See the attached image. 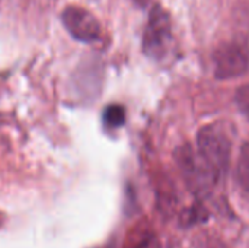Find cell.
Masks as SVG:
<instances>
[{
    "instance_id": "cell-8",
    "label": "cell",
    "mask_w": 249,
    "mask_h": 248,
    "mask_svg": "<svg viewBox=\"0 0 249 248\" xmlns=\"http://www.w3.org/2000/svg\"><path fill=\"white\" fill-rule=\"evenodd\" d=\"M128 248H159V241L153 232L143 231L142 234L133 237V241H130Z\"/></svg>"
},
{
    "instance_id": "cell-10",
    "label": "cell",
    "mask_w": 249,
    "mask_h": 248,
    "mask_svg": "<svg viewBox=\"0 0 249 248\" xmlns=\"http://www.w3.org/2000/svg\"><path fill=\"white\" fill-rule=\"evenodd\" d=\"M136 4H139V6H146L150 0H133Z\"/></svg>"
},
{
    "instance_id": "cell-9",
    "label": "cell",
    "mask_w": 249,
    "mask_h": 248,
    "mask_svg": "<svg viewBox=\"0 0 249 248\" xmlns=\"http://www.w3.org/2000/svg\"><path fill=\"white\" fill-rule=\"evenodd\" d=\"M235 104L239 113L249 121V83L238 88L235 94Z\"/></svg>"
},
{
    "instance_id": "cell-11",
    "label": "cell",
    "mask_w": 249,
    "mask_h": 248,
    "mask_svg": "<svg viewBox=\"0 0 249 248\" xmlns=\"http://www.w3.org/2000/svg\"><path fill=\"white\" fill-rule=\"evenodd\" d=\"M0 224H1V219H0Z\"/></svg>"
},
{
    "instance_id": "cell-7",
    "label": "cell",
    "mask_w": 249,
    "mask_h": 248,
    "mask_svg": "<svg viewBox=\"0 0 249 248\" xmlns=\"http://www.w3.org/2000/svg\"><path fill=\"white\" fill-rule=\"evenodd\" d=\"M102 121L108 130H117L125 123V108L118 104L108 105L102 113Z\"/></svg>"
},
{
    "instance_id": "cell-6",
    "label": "cell",
    "mask_w": 249,
    "mask_h": 248,
    "mask_svg": "<svg viewBox=\"0 0 249 248\" xmlns=\"http://www.w3.org/2000/svg\"><path fill=\"white\" fill-rule=\"evenodd\" d=\"M236 181L242 191L249 194V140L242 145L239 151L236 164Z\"/></svg>"
},
{
    "instance_id": "cell-4",
    "label": "cell",
    "mask_w": 249,
    "mask_h": 248,
    "mask_svg": "<svg viewBox=\"0 0 249 248\" xmlns=\"http://www.w3.org/2000/svg\"><path fill=\"white\" fill-rule=\"evenodd\" d=\"M175 161L191 190L198 194H206L217 183L216 177L203 162L197 151L188 145L181 146L175 152Z\"/></svg>"
},
{
    "instance_id": "cell-2",
    "label": "cell",
    "mask_w": 249,
    "mask_h": 248,
    "mask_svg": "<svg viewBox=\"0 0 249 248\" xmlns=\"http://www.w3.org/2000/svg\"><path fill=\"white\" fill-rule=\"evenodd\" d=\"M174 47L172 20L168 10L160 4H153L143 32V53L153 61L165 60Z\"/></svg>"
},
{
    "instance_id": "cell-1",
    "label": "cell",
    "mask_w": 249,
    "mask_h": 248,
    "mask_svg": "<svg viewBox=\"0 0 249 248\" xmlns=\"http://www.w3.org/2000/svg\"><path fill=\"white\" fill-rule=\"evenodd\" d=\"M197 153L220 181L229 168L232 153V137L228 123H210L200 129L197 134Z\"/></svg>"
},
{
    "instance_id": "cell-5",
    "label": "cell",
    "mask_w": 249,
    "mask_h": 248,
    "mask_svg": "<svg viewBox=\"0 0 249 248\" xmlns=\"http://www.w3.org/2000/svg\"><path fill=\"white\" fill-rule=\"evenodd\" d=\"M61 22L70 37L83 44L98 42L102 37L98 18L82 6H67L61 13Z\"/></svg>"
},
{
    "instance_id": "cell-3",
    "label": "cell",
    "mask_w": 249,
    "mask_h": 248,
    "mask_svg": "<svg viewBox=\"0 0 249 248\" xmlns=\"http://www.w3.org/2000/svg\"><path fill=\"white\" fill-rule=\"evenodd\" d=\"M214 77L231 80L244 76L249 70V48L241 41H225L217 45L212 56Z\"/></svg>"
}]
</instances>
